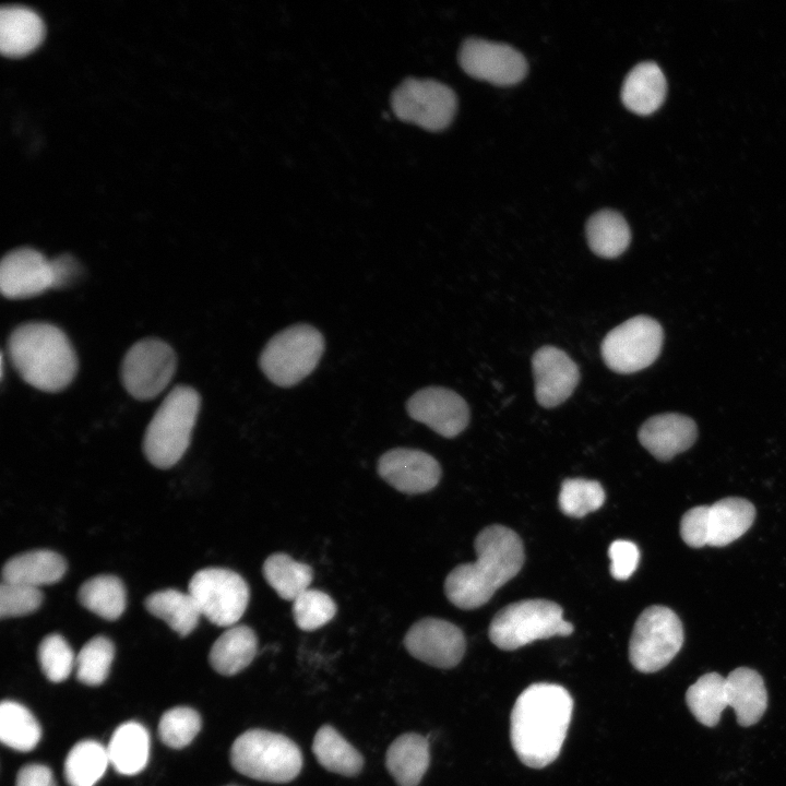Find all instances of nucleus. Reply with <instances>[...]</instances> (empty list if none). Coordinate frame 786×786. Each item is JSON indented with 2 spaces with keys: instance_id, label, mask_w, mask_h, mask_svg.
<instances>
[{
  "instance_id": "nucleus-29",
  "label": "nucleus",
  "mask_w": 786,
  "mask_h": 786,
  "mask_svg": "<svg viewBox=\"0 0 786 786\" xmlns=\"http://www.w3.org/2000/svg\"><path fill=\"white\" fill-rule=\"evenodd\" d=\"M312 751L318 762L327 771L344 776L358 774L364 758L335 728L325 725L315 734Z\"/></svg>"
},
{
  "instance_id": "nucleus-30",
  "label": "nucleus",
  "mask_w": 786,
  "mask_h": 786,
  "mask_svg": "<svg viewBox=\"0 0 786 786\" xmlns=\"http://www.w3.org/2000/svg\"><path fill=\"white\" fill-rule=\"evenodd\" d=\"M591 250L598 257L614 259L622 254L631 240L626 219L617 212L604 210L591 216L586 224Z\"/></svg>"
},
{
  "instance_id": "nucleus-33",
  "label": "nucleus",
  "mask_w": 786,
  "mask_h": 786,
  "mask_svg": "<svg viewBox=\"0 0 786 786\" xmlns=\"http://www.w3.org/2000/svg\"><path fill=\"white\" fill-rule=\"evenodd\" d=\"M690 712L703 725L713 727L728 706L726 678L717 672H707L691 684L686 693Z\"/></svg>"
},
{
  "instance_id": "nucleus-25",
  "label": "nucleus",
  "mask_w": 786,
  "mask_h": 786,
  "mask_svg": "<svg viewBox=\"0 0 786 786\" xmlns=\"http://www.w3.org/2000/svg\"><path fill=\"white\" fill-rule=\"evenodd\" d=\"M258 652V638L248 626L235 624L213 643L209 660L213 669L233 676L248 667Z\"/></svg>"
},
{
  "instance_id": "nucleus-34",
  "label": "nucleus",
  "mask_w": 786,
  "mask_h": 786,
  "mask_svg": "<svg viewBox=\"0 0 786 786\" xmlns=\"http://www.w3.org/2000/svg\"><path fill=\"white\" fill-rule=\"evenodd\" d=\"M109 762L107 748L94 740L78 742L64 761V776L70 786H94Z\"/></svg>"
},
{
  "instance_id": "nucleus-42",
  "label": "nucleus",
  "mask_w": 786,
  "mask_h": 786,
  "mask_svg": "<svg viewBox=\"0 0 786 786\" xmlns=\"http://www.w3.org/2000/svg\"><path fill=\"white\" fill-rule=\"evenodd\" d=\"M608 556L612 577L624 581L635 571L640 560V550L630 540L617 539L610 544Z\"/></svg>"
},
{
  "instance_id": "nucleus-10",
  "label": "nucleus",
  "mask_w": 786,
  "mask_h": 786,
  "mask_svg": "<svg viewBox=\"0 0 786 786\" xmlns=\"http://www.w3.org/2000/svg\"><path fill=\"white\" fill-rule=\"evenodd\" d=\"M188 593L194 598L201 615L218 627H233L245 614L250 590L235 571L206 568L193 574Z\"/></svg>"
},
{
  "instance_id": "nucleus-13",
  "label": "nucleus",
  "mask_w": 786,
  "mask_h": 786,
  "mask_svg": "<svg viewBox=\"0 0 786 786\" xmlns=\"http://www.w3.org/2000/svg\"><path fill=\"white\" fill-rule=\"evenodd\" d=\"M458 62L471 76L497 85H512L526 74L527 63L520 51L513 47L469 38L458 51Z\"/></svg>"
},
{
  "instance_id": "nucleus-36",
  "label": "nucleus",
  "mask_w": 786,
  "mask_h": 786,
  "mask_svg": "<svg viewBox=\"0 0 786 786\" xmlns=\"http://www.w3.org/2000/svg\"><path fill=\"white\" fill-rule=\"evenodd\" d=\"M558 501L562 513L582 517L604 504L605 491L596 480L568 478L561 484Z\"/></svg>"
},
{
  "instance_id": "nucleus-45",
  "label": "nucleus",
  "mask_w": 786,
  "mask_h": 786,
  "mask_svg": "<svg viewBox=\"0 0 786 786\" xmlns=\"http://www.w3.org/2000/svg\"><path fill=\"white\" fill-rule=\"evenodd\" d=\"M15 786H56L51 771L43 764H27L16 776Z\"/></svg>"
},
{
  "instance_id": "nucleus-17",
  "label": "nucleus",
  "mask_w": 786,
  "mask_h": 786,
  "mask_svg": "<svg viewBox=\"0 0 786 786\" xmlns=\"http://www.w3.org/2000/svg\"><path fill=\"white\" fill-rule=\"evenodd\" d=\"M0 288L9 299L35 297L52 288L50 260L32 248H19L1 260Z\"/></svg>"
},
{
  "instance_id": "nucleus-22",
  "label": "nucleus",
  "mask_w": 786,
  "mask_h": 786,
  "mask_svg": "<svg viewBox=\"0 0 786 786\" xmlns=\"http://www.w3.org/2000/svg\"><path fill=\"white\" fill-rule=\"evenodd\" d=\"M67 571V562L59 553L39 549L9 559L2 568V581L33 587L59 582Z\"/></svg>"
},
{
  "instance_id": "nucleus-35",
  "label": "nucleus",
  "mask_w": 786,
  "mask_h": 786,
  "mask_svg": "<svg viewBox=\"0 0 786 786\" xmlns=\"http://www.w3.org/2000/svg\"><path fill=\"white\" fill-rule=\"evenodd\" d=\"M40 736V726L27 707L14 701L1 703L0 739L3 745L27 752L37 746Z\"/></svg>"
},
{
  "instance_id": "nucleus-40",
  "label": "nucleus",
  "mask_w": 786,
  "mask_h": 786,
  "mask_svg": "<svg viewBox=\"0 0 786 786\" xmlns=\"http://www.w3.org/2000/svg\"><path fill=\"white\" fill-rule=\"evenodd\" d=\"M74 653L60 634L45 636L38 646V660L44 675L52 682L66 680L75 667Z\"/></svg>"
},
{
  "instance_id": "nucleus-44",
  "label": "nucleus",
  "mask_w": 786,
  "mask_h": 786,
  "mask_svg": "<svg viewBox=\"0 0 786 786\" xmlns=\"http://www.w3.org/2000/svg\"><path fill=\"white\" fill-rule=\"evenodd\" d=\"M52 288H63L75 282L81 272V265L70 254H61L50 260Z\"/></svg>"
},
{
  "instance_id": "nucleus-8",
  "label": "nucleus",
  "mask_w": 786,
  "mask_h": 786,
  "mask_svg": "<svg viewBox=\"0 0 786 786\" xmlns=\"http://www.w3.org/2000/svg\"><path fill=\"white\" fill-rule=\"evenodd\" d=\"M683 644L679 617L668 607L654 605L636 619L629 642V659L641 672H655L667 666Z\"/></svg>"
},
{
  "instance_id": "nucleus-1",
  "label": "nucleus",
  "mask_w": 786,
  "mask_h": 786,
  "mask_svg": "<svg viewBox=\"0 0 786 786\" xmlns=\"http://www.w3.org/2000/svg\"><path fill=\"white\" fill-rule=\"evenodd\" d=\"M572 711L571 694L556 683L531 684L517 696L510 717V738L523 764L541 769L557 759Z\"/></svg>"
},
{
  "instance_id": "nucleus-7",
  "label": "nucleus",
  "mask_w": 786,
  "mask_h": 786,
  "mask_svg": "<svg viewBox=\"0 0 786 786\" xmlns=\"http://www.w3.org/2000/svg\"><path fill=\"white\" fill-rule=\"evenodd\" d=\"M573 626L562 617V608L547 599L512 603L496 614L489 638L499 648L513 651L531 642L553 635H570Z\"/></svg>"
},
{
  "instance_id": "nucleus-43",
  "label": "nucleus",
  "mask_w": 786,
  "mask_h": 786,
  "mask_svg": "<svg viewBox=\"0 0 786 786\" xmlns=\"http://www.w3.org/2000/svg\"><path fill=\"white\" fill-rule=\"evenodd\" d=\"M708 505H699L688 510L680 521V536L693 548L707 545L706 515Z\"/></svg>"
},
{
  "instance_id": "nucleus-4",
  "label": "nucleus",
  "mask_w": 786,
  "mask_h": 786,
  "mask_svg": "<svg viewBox=\"0 0 786 786\" xmlns=\"http://www.w3.org/2000/svg\"><path fill=\"white\" fill-rule=\"evenodd\" d=\"M200 409V395L187 385H177L164 398L150 421L143 452L158 468L174 466L187 451Z\"/></svg>"
},
{
  "instance_id": "nucleus-5",
  "label": "nucleus",
  "mask_w": 786,
  "mask_h": 786,
  "mask_svg": "<svg viewBox=\"0 0 786 786\" xmlns=\"http://www.w3.org/2000/svg\"><path fill=\"white\" fill-rule=\"evenodd\" d=\"M230 762L237 772L250 778L282 784L300 773L302 754L299 747L282 734L250 729L234 741Z\"/></svg>"
},
{
  "instance_id": "nucleus-15",
  "label": "nucleus",
  "mask_w": 786,
  "mask_h": 786,
  "mask_svg": "<svg viewBox=\"0 0 786 786\" xmlns=\"http://www.w3.org/2000/svg\"><path fill=\"white\" fill-rule=\"evenodd\" d=\"M408 416L445 438H454L468 425L469 408L456 392L442 386L416 391L406 402Z\"/></svg>"
},
{
  "instance_id": "nucleus-39",
  "label": "nucleus",
  "mask_w": 786,
  "mask_h": 786,
  "mask_svg": "<svg viewBox=\"0 0 786 786\" xmlns=\"http://www.w3.org/2000/svg\"><path fill=\"white\" fill-rule=\"evenodd\" d=\"M201 728V718L196 711L187 706H177L163 714L158 725V735L163 743L172 749L188 746Z\"/></svg>"
},
{
  "instance_id": "nucleus-2",
  "label": "nucleus",
  "mask_w": 786,
  "mask_h": 786,
  "mask_svg": "<svg viewBox=\"0 0 786 786\" xmlns=\"http://www.w3.org/2000/svg\"><path fill=\"white\" fill-rule=\"evenodd\" d=\"M474 546L476 561L456 565L444 581L446 598L461 609L485 605L524 563L522 539L509 527H485L476 536Z\"/></svg>"
},
{
  "instance_id": "nucleus-16",
  "label": "nucleus",
  "mask_w": 786,
  "mask_h": 786,
  "mask_svg": "<svg viewBox=\"0 0 786 786\" xmlns=\"http://www.w3.org/2000/svg\"><path fill=\"white\" fill-rule=\"evenodd\" d=\"M377 468L381 478L407 495L430 491L441 478L438 461L418 449H391L380 456Z\"/></svg>"
},
{
  "instance_id": "nucleus-14",
  "label": "nucleus",
  "mask_w": 786,
  "mask_h": 786,
  "mask_svg": "<svg viewBox=\"0 0 786 786\" xmlns=\"http://www.w3.org/2000/svg\"><path fill=\"white\" fill-rule=\"evenodd\" d=\"M404 646L415 658L438 668H452L464 656L463 632L450 621L427 617L415 622L404 638Z\"/></svg>"
},
{
  "instance_id": "nucleus-27",
  "label": "nucleus",
  "mask_w": 786,
  "mask_h": 786,
  "mask_svg": "<svg viewBox=\"0 0 786 786\" xmlns=\"http://www.w3.org/2000/svg\"><path fill=\"white\" fill-rule=\"evenodd\" d=\"M110 764L123 775L140 773L150 757V735L138 722L121 724L112 734L107 746Z\"/></svg>"
},
{
  "instance_id": "nucleus-6",
  "label": "nucleus",
  "mask_w": 786,
  "mask_h": 786,
  "mask_svg": "<svg viewBox=\"0 0 786 786\" xmlns=\"http://www.w3.org/2000/svg\"><path fill=\"white\" fill-rule=\"evenodd\" d=\"M324 347V337L317 327L294 324L270 338L260 354L259 366L272 383L290 388L317 368Z\"/></svg>"
},
{
  "instance_id": "nucleus-9",
  "label": "nucleus",
  "mask_w": 786,
  "mask_h": 786,
  "mask_svg": "<svg viewBox=\"0 0 786 786\" xmlns=\"http://www.w3.org/2000/svg\"><path fill=\"white\" fill-rule=\"evenodd\" d=\"M663 341V327L656 320L636 315L608 332L602 342V357L610 370L633 373L657 359Z\"/></svg>"
},
{
  "instance_id": "nucleus-23",
  "label": "nucleus",
  "mask_w": 786,
  "mask_h": 786,
  "mask_svg": "<svg viewBox=\"0 0 786 786\" xmlns=\"http://www.w3.org/2000/svg\"><path fill=\"white\" fill-rule=\"evenodd\" d=\"M755 509L751 502L737 497L724 498L707 507V545L726 546L742 536L752 525Z\"/></svg>"
},
{
  "instance_id": "nucleus-3",
  "label": "nucleus",
  "mask_w": 786,
  "mask_h": 786,
  "mask_svg": "<svg viewBox=\"0 0 786 786\" xmlns=\"http://www.w3.org/2000/svg\"><path fill=\"white\" fill-rule=\"evenodd\" d=\"M8 353L21 378L40 391L66 389L78 370L68 336L47 322H27L15 327L8 341Z\"/></svg>"
},
{
  "instance_id": "nucleus-28",
  "label": "nucleus",
  "mask_w": 786,
  "mask_h": 786,
  "mask_svg": "<svg viewBox=\"0 0 786 786\" xmlns=\"http://www.w3.org/2000/svg\"><path fill=\"white\" fill-rule=\"evenodd\" d=\"M144 605L150 614L164 620L180 636L190 634L201 616L194 598L174 588L152 593Z\"/></svg>"
},
{
  "instance_id": "nucleus-38",
  "label": "nucleus",
  "mask_w": 786,
  "mask_h": 786,
  "mask_svg": "<svg viewBox=\"0 0 786 786\" xmlns=\"http://www.w3.org/2000/svg\"><path fill=\"white\" fill-rule=\"evenodd\" d=\"M337 611L333 598L326 593L308 588L293 600V617L303 631L317 630L330 622Z\"/></svg>"
},
{
  "instance_id": "nucleus-19",
  "label": "nucleus",
  "mask_w": 786,
  "mask_h": 786,
  "mask_svg": "<svg viewBox=\"0 0 786 786\" xmlns=\"http://www.w3.org/2000/svg\"><path fill=\"white\" fill-rule=\"evenodd\" d=\"M640 443L657 460L668 461L692 446L696 425L688 416L665 413L648 418L639 430Z\"/></svg>"
},
{
  "instance_id": "nucleus-41",
  "label": "nucleus",
  "mask_w": 786,
  "mask_h": 786,
  "mask_svg": "<svg viewBox=\"0 0 786 786\" xmlns=\"http://www.w3.org/2000/svg\"><path fill=\"white\" fill-rule=\"evenodd\" d=\"M43 603V593L38 587L20 583L1 582L0 616L21 617L36 611Z\"/></svg>"
},
{
  "instance_id": "nucleus-11",
  "label": "nucleus",
  "mask_w": 786,
  "mask_h": 786,
  "mask_svg": "<svg viewBox=\"0 0 786 786\" xmlns=\"http://www.w3.org/2000/svg\"><path fill=\"white\" fill-rule=\"evenodd\" d=\"M456 104V96L449 86L430 79L407 78L391 96L392 109L400 119L432 131L450 124Z\"/></svg>"
},
{
  "instance_id": "nucleus-32",
  "label": "nucleus",
  "mask_w": 786,
  "mask_h": 786,
  "mask_svg": "<svg viewBox=\"0 0 786 786\" xmlns=\"http://www.w3.org/2000/svg\"><path fill=\"white\" fill-rule=\"evenodd\" d=\"M78 598L82 606L106 620L118 619L127 605L123 583L109 574L85 581L79 590Z\"/></svg>"
},
{
  "instance_id": "nucleus-31",
  "label": "nucleus",
  "mask_w": 786,
  "mask_h": 786,
  "mask_svg": "<svg viewBox=\"0 0 786 786\" xmlns=\"http://www.w3.org/2000/svg\"><path fill=\"white\" fill-rule=\"evenodd\" d=\"M263 575L269 585L285 600H294L309 588L313 579L312 568L284 552L269 556L263 563Z\"/></svg>"
},
{
  "instance_id": "nucleus-21",
  "label": "nucleus",
  "mask_w": 786,
  "mask_h": 786,
  "mask_svg": "<svg viewBox=\"0 0 786 786\" xmlns=\"http://www.w3.org/2000/svg\"><path fill=\"white\" fill-rule=\"evenodd\" d=\"M728 706L733 707L741 726L760 720L767 706V692L759 672L748 667L734 669L726 677Z\"/></svg>"
},
{
  "instance_id": "nucleus-37",
  "label": "nucleus",
  "mask_w": 786,
  "mask_h": 786,
  "mask_svg": "<svg viewBox=\"0 0 786 786\" xmlns=\"http://www.w3.org/2000/svg\"><path fill=\"white\" fill-rule=\"evenodd\" d=\"M115 647L105 636H94L79 652L75 659L78 679L87 686L103 683L110 670Z\"/></svg>"
},
{
  "instance_id": "nucleus-18",
  "label": "nucleus",
  "mask_w": 786,
  "mask_h": 786,
  "mask_svg": "<svg viewBox=\"0 0 786 786\" xmlns=\"http://www.w3.org/2000/svg\"><path fill=\"white\" fill-rule=\"evenodd\" d=\"M535 396L538 404L552 408L568 400L580 380L577 365L560 348L540 347L532 358Z\"/></svg>"
},
{
  "instance_id": "nucleus-26",
  "label": "nucleus",
  "mask_w": 786,
  "mask_h": 786,
  "mask_svg": "<svg viewBox=\"0 0 786 786\" xmlns=\"http://www.w3.org/2000/svg\"><path fill=\"white\" fill-rule=\"evenodd\" d=\"M666 88L660 68L654 62H642L627 75L621 99L629 110L638 115H650L663 104Z\"/></svg>"
},
{
  "instance_id": "nucleus-12",
  "label": "nucleus",
  "mask_w": 786,
  "mask_h": 786,
  "mask_svg": "<svg viewBox=\"0 0 786 786\" xmlns=\"http://www.w3.org/2000/svg\"><path fill=\"white\" fill-rule=\"evenodd\" d=\"M176 366V354L167 343L158 338H144L127 352L121 366V380L134 398L152 400L168 385Z\"/></svg>"
},
{
  "instance_id": "nucleus-20",
  "label": "nucleus",
  "mask_w": 786,
  "mask_h": 786,
  "mask_svg": "<svg viewBox=\"0 0 786 786\" xmlns=\"http://www.w3.org/2000/svg\"><path fill=\"white\" fill-rule=\"evenodd\" d=\"M45 26L32 9L11 4L0 11V49L8 57H21L34 50L43 40Z\"/></svg>"
},
{
  "instance_id": "nucleus-24",
  "label": "nucleus",
  "mask_w": 786,
  "mask_h": 786,
  "mask_svg": "<svg viewBox=\"0 0 786 786\" xmlns=\"http://www.w3.org/2000/svg\"><path fill=\"white\" fill-rule=\"evenodd\" d=\"M430 762L427 739L415 733L397 737L389 747L385 765L398 786H417Z\"/></svg>"
}]
</instances>
